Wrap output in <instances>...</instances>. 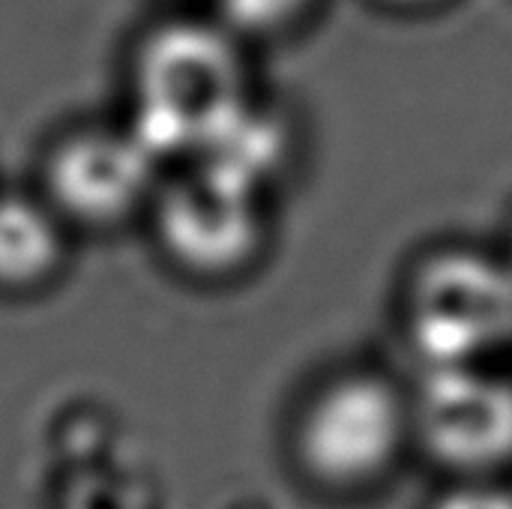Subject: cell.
<instances>
[{
	"instance_id": "1",
	"label": "cell",
	"mask_w": 512,
	"mask_h": 509,
	"mask_svg": "<svg viewBox=\"0 0 512 509\" xmlns=\"http://www.w3.org/2000/svg\"><path fill=\"white\" fill-rule=\"evenodd\" d=\"M144 39L129 75L138 114L132 135L156 159L168 150H213L243 105L231 36L174 24Z\"/></svg>"
},
{
	"instance_id": "4",
	"label": "cell",
	"mask_w": 512,
	"mask_h": 509,
	"mask_svg": "<svg viewBox=\"0 0 512 509\" xmlns=\"http://www.w3.org/2000/svg\"><path fill=\"white\" fill-rule=\"evenodd\" d=\"M150 213L162 255L198 282L246 273L267 240L258 192L207 162L159 183Z\"/></svg>"
},
{
	"instance_id": "2",
	"label": "cell",
	"mask_w": 512,
	"mask_h": 509,
	"mask_svg": "<svg viewBox=\"0 0 512 509\" xmlns=\"http://www.w3.org/2000/svg\"><path fill=\"white\" fill-rule=\"evenodd\" d=\"M408 447H414L408 393L369 369L324 381L300 408L291 432L300 474L339 498L381 486Z\"/></svg>"
},
{
	"instance_id": "10",
	"label": "cell",
	"mask_w": 512,
	"mask_h": 509,
	"mask_svg": "<svg viewBox=\"0 0 512 509\" xmlns=\"http://www.w3.org/2000/svg\"><path fill=\"white\" fill-rule=\"evenodd\" d=\"M393 3H396V0H393ZM402 3H408V0H402Z\"/></svg>"
},
{
	"instance_id": "9",
	"label": "cell",
	"mask_w": 512,
	"mask_h": 509,
	"mask_svg": "<svg viewBox=\"0 0 512 509\" xmlns=\"http://www.w3.org/2000/svg\"><path fill=\"white\" fill-rule=\"evenodd\" d=\"M507 261H510V264H512V255H510V258H507Z\"/></svg>"
},
{
	"instance_id": "7",
	"label": "cell",
	"mask_w": 512,
	"mask_h": 509,
	"mask_svg": "<svg viewBox=\"0 0 512 509\" xmlns=\"http://www.w3.org/2000/svg\"><path fill=\"white\" fill-rule=\"evenodd\" d=\"M66 225L39 195H0V294H30L54 282L66 261Z\"/></svg>"
},
{
	"instance_id": "6",
	"label": "cell",
	"mask_w": 512,
	"mask_h": 509,
	"mask_svg": "<svg viewBox=\"0 0 512 509\" xmlns=\"http://www.w3.org/2000/svg\"><path fill=\"white\" fill-rule=\"evenodd\" d=\"M411 441L441 471L480 483L512 465V381L489 366L426 369L408 393Z\"/></svg>"
},
{
	"instance_id": "5",
	"label": "cell",
	"mask_w": 512,
	"mask_h": 509,
	"mask_svg": "<svg viewBox=\"0 0 512 509\" xmlns=\"http://www.w3.org/2000/svg\"><path fill=\"white\" fill-rule=\"evenodd\" d=\"M39 198L66 228L114 231L150 210L159 174L156 156L132 129L87 123L60 132L39 168Z\"/></svg>"
},
{
	"instance_id": "3",
	"label": "cell",
	"mask_w": 512,
	"mask_h": 509,
	"mask_svg": "<svg viewBox=\"0 0 512 509\" xmlns=\"http://www.w3.org/2000/svg\"><path fill=\"white\" fill-rule=\"evenodd\" d=\"M402 321L426 369L489 366L512 348V264L468 246L429 252L405 285Z\"/></svg>"
},
{
	"instance_id": "8",
	"label": "cell",
	"mask_w": 512,
	"mask_h": 509,
	"mask_svg": "<svg viewBox=\"0 0 512 509\" xmlns=\"http://www.w3.org/2000/svg\"><path fill=\"white\" fill-rule=\"evenodd\" d=\"M435 509H512V495L501 489H489L483 483H471L447 498Z\"/></svg>"
}]
</instances>
